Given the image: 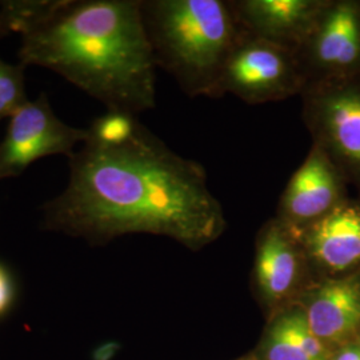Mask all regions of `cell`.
<instances>
[{
    "label": "cell",
    "mask_w": 360,
    "mask_h": 360,
    "mask_svg": "<svg viewBox=\"0 0 360 360\" xmlns=\"http://www.w3.org/2000/svg\"><path fill=\"white\" fill-rule=\"evenodd\" d=\"M70 169L63 193L43 206L46 230L90 242L147 232L199 247L226 229L205 168L144 126L119 146L84 143L70 158Z\"/></svg>",
    "instance_id": "obj_1"
},
{
    "label": "cell",
    "mask_w": 360,
    "mask_h": 360,
    "mask_svg": "<svg viewBox=\"0 0 360 360\" xmlns=\"http://www.w3.org/2000/svg\"><path fill=\"white\" fill-rule=\"evenodd\" d=\"M22 65L62 75L107 110L138 115L156 103V62L139 0H62L23 37Z\"/></svg>",
    "instance_id": "obj_2"
},
{
    "label": "cell",
    "mask_w": 360,
    "mask_h": 360,
    "mask_svg": "<svg viewBox=\"0 0 360 360\" xmlns=\"http://www.w3.org/2000/svg\"><path fill=\"white\" fill-rule=\"evenodd\" d=\"M155 62L188 96L217 98L221 70L243 34L230 0H144Z\"/></svg>",
    "instance_id": "obj_3"
},
{
    "label": "cell",
    "mask_w": 360,
    "mask_h": 360,
    "mask_svg": "<svg viewBox=\"0 0 360 360\" xmlns=\"http://www.w3.org/2000/svg\"><path fill=\"white\" fill-rule=\"evenodd\" d=\"M300 98L312 144L333 160L360 198V75L307 84Z\"/></svg>",
    "instance_id": "obj_4"
},
{
    "label": "cell",
    "mask_w": 360,
    "mask_h": 360,
    "mask_svg": "<svg viewBox=\"0 0 360 360\" xmlns=\"http://www.w3.org/2000/svg\"><path fill=\"white\" fill-rule=\"evenodd\" d=\"M306 80L295 52L243 31L221 70L217 98L232 94L248 104L302 95Z\"/></svg>",
    "instance_id": "obj_5"
},
{
    "label": "cell",
    "mask_w": 360,
    "mask_h": 360,
    "mask_svg": "<svg viewBox=\"0 0 360 360\" xmlns=\"http://www.w3.org/2000/svg\"><path fill=\"white\" fill-rule=\"evenodd\" d=\"M296 59L307 84L360 75V0H328Z\"/></svg>",
    "instance_id": "obj_6"
},
{
    "label": "cell",
    "mask_w": 360,
    "mask_h": 360,
    "mask_svg": "<svg viewBox=\"0 0 360 360\" xmlns=\"http://www.w3.org/2000/svg\"><path fill=\"white\" fill-rule=\"evenodd\" d=\"M87 129H75L52 111L47 95L23 104L11 117L0 143V180L20 176L38 159L74 155L77 143H86Z\"/></svg>",
    "instance_id": "obj_7"
},
{
    "label": "cell",
    "mask_w": 360,
    "mask_h": 360,
    "mask_svg": "<svg viewBox=\"0 0 360 360\" xmlns=\"http://www.w3.org/2000/svg\"><path fill=\"white\" fill-rule=\"evenodd\" d=\"M346 178L321 148L311 144L304 162L288 180L276 218L295 232L333 212L351 196Z\"/></svg>",
    "instance_id": "obj_8"
},
{
    "label": "cell",
    "mask_w": 360,
    "mask_h": 360,
    "mask_svg": "<svg viewBox=\"0 0 360 360\" xmlns=\"http://www.w3.org/2000/svg\"><path fill=\"white\" fill-rule=\"evenodd\" d=\"M294 231V230H292ZM309 264L326 274L324 279L359 274L360 198H349L333 212L295 232Z\"/></svg>",
    "instance_id": "obj_9"
},
{
    "label": "cell",
    "mask_w": 360,
    "mask_h": 360,
    "mask_svg": "<svg viewBox=\"0 0 360 360\" xmlns=\"http://www.w3.org/2000/svg\"><path fill=\"white\" fill-rule=\"evenodd\" d=\"M328 0H230L245 34L296 52L318 22Z\"/></svg>",
    "instance_id": "obj_10"
},
{
    "label": "cell",
    "mask_w": 360,
    "mask_h": 360,
    "mask_svg": "<svg viewBox=\"0 0 360 360\" xmlns=\"http://www.w3.org/2000/svg\"><path fill=\"white\" fill-rule=\"evenodd\" d=\"M309 263L304 248L295 231L278 218L269 220L257 238L255 283L262 297L281 303L294 295Z\"/></svg>",
    "instance_id": "obj_11"
},
{
    "label": "cell",
    "mask_w": 360,
    "mask_h": 360,
    "mask_svg": "<svg viewBox=\"0 0 360 360\" xmlns=\"http://www.w3.org/2000/svg\"><path fill=\"white\" fill-rule=\"evenodd\" d=\"M304 318L321 340H339L360 324V274L322 279L303 292Z\"/></svg>",
    "instance_id": "obj_12"
},
{
    "label": "cell",
    "mask_w": 360,
    "mask_h": 360,
    "mask_svg": "<svg viewBox=\"0 0 360 360\" xmlns=\"http://www.w3.org/2000/svg\"><path fill=\"white\" fill-rule=\"evenodd\" d=\"M0 22L8 34L18 32L25 37L44 23L55 13L62 0L58 1H1Z\"/></svg>",
    "instance_id": "obj_13"
},
{
    "label": "cell",
    "mask_w": 360,
    "mask_h": 360,
    "mask_svg": "<svg viewBox=\"0 0 360 360\" xmlns=\"http://www.w3.org/2000/svg\"><path fill=\"white\" fill-rule=\"evenodd\" d=\"M142 124L136 116L122 111L107 110L104 115L99 116L92 122L86 142L99 146H119L131 141Z\"/></svg>",
    "instance_id": "obj_14"
},
{
    "label": "cell",
    "mask_w": 360,
    "mask_h": 360,
    "mask_svg": "<svg viewBox=\"0 0 360 360\" xmlns=\"http://www.w3.org/2000/svg\"><path fill=\"white\" fill-rule=\"evenodd\" d=\"M25 65H10L0 59V122L11 116L28 102Z\"/></svg>",
    "instance_id": "obj_15"
},
{
    "label": "cell",
    "mask_w": 360,
    "mask_h": 360,
    "mask_svg": "<svg viewBox=\"0 0 360 360\" xmlns=\"http://www.w3.org/2000/svg\"><path fill=\"white\" fill-rule=\"evenodd\" d=\"M267 360H311L290 327L287 314H281L271 327L266 343Z\"/></svg>",
    "instance_id": "obj_16"
},
{
    "label": "cell",
    "mask_w": 360,
    "mask_h": 360,
    "mask_svg": "<svg viewBox=\"0 0 360 360\" xmlns=\"http://www.w3.org/2000/svg\"><path fill=\"white\" fill-rule=\"evenodd\" d=\"M13 299V283L8 271L0 264V315L10 309Z\"/></svg>",
    "instance_id": "obj_17"
},
{
    "label": "cell",
    "mask_w": 360,
    "mask_h": 360,
    "mask_svg": "<svg viewBox=\"0 0 360 360\" xmlns=\"http://www.w3.org/2000/svg\"><path fill=\"white\" fill-rule=\"evenodd\" d=\"M117 349H119V345L115 342L104 343L102 346L94 349L92 360H111L115 356Z\"/></svg>",
    "instance_id": "obj_18"
},
{
    "label": "cell",
    "mask_w": 360,
    "mask_h": 360,
    "mask_svg": "<svg viewBox=\"0 0 360 360\" xmlns=\"http://www.w3.org/2000/svg\"><path fill=\"white\" fill-rule=\"evenodd\" d=\"M335 360H360V346L351 345L343 348Z\"/></svg>",
    "instance_id": "obj_19"
},
{
    "label": "cell",
    "mask_w": 360,
    "mask_h": 360,
    "mask_svg": "<svg viewBox=\"0 0 360 360\" xmlns=\"http://www.w3.org/2000/svg\"><path fill=\"white\" fill-rule=\"evenodd\" d=\"M7 35H8V32L6 31V28L3 27L1 22H0V39H3L4 37H7Z\"/></svg>",
    "instance_id": "obj_20"
}]
</instances>
